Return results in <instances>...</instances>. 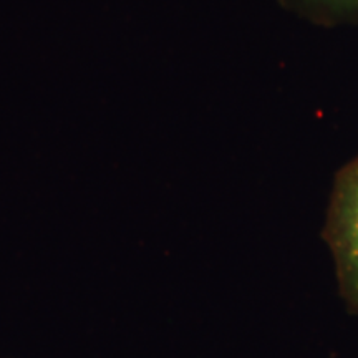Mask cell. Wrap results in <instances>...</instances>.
Returning <instances> with one entry per match:
<instances>
[{
	"label": "cell",
	"instance_id": "1",
	"mask_svg": "<svg viewBox=\"0 0 358 358\" xmlns=\"http://www.w3.org/2000/svg\"><path fill=\"white\" fill-rule=\"evenodd\" d=\"M325 239L332 252L340 292L358 313V156L335 179Z\"/></svg>",
	"mask_w": 358,
	"mask_h": 358
},
{
	"label": "cell",
	"instance_id": "2",
	"mask_svg": "<svg viewBox=\"0 0 358 358\" xmlns=\"http://www.w3.org/2000/svg\"><path fill=\"white\" fill-rule=\"evenodd\" d=\"M320 2L329 3L332 7L345 8V10H358V0H320Z\"/></svg>",
	"mask_w": 358,
	"mask_h": 358
}]
</instances>
